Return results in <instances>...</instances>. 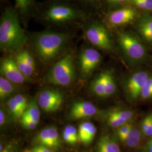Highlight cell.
Listing matches in <instances>:
<instances>
[{
    "label": "cell",
    "mask_w": 152,
    "mask_h": 152,
    "mask_svg": "<svg viewBox=\"0 0 152 152\" xmlns=\"http://www.w3.org/2000/svg\"><path fill=\"white\" fill-rule=\"evenodd\" d=\"M63 140L69 144L75 145L78 140V132L73 125H68L63 132Z\"/></svg>",
    "instance_id": "19"
},
{
    "label": "cell",
    "mask_w": 152,
    "mask_h": 152,
    "mask_svg": "<svg viewBox=\"0 0 152 152\" xmlns=\"http://www.w3.org/2000/svg\"><path fill=\"white\" fill-rule=\"evenodd\" d=\"M69 36L63 33L45 31L33 36V45L39 59L44 62L54 59L64 49Z\"/></svg>",
    "instance_id": "2"
},
{
    "label": "cell",
    "mask_w": 152,
    "mask_h": 152,
    "mask_svg": "<svg viewBox=\"0 0 152 152\" xmlns=\"http://www.w3.org/2000/svg\"><path fill=\"white\" fill-rule=\"evenodd\" d=\"M105 98L110 96L116 91V85L112 75L109 72H103Z\"/></svg>",
    "instance_id": "21"
},
{
    "label": "cell",
    "mask_w": 152,
    "mask_h": 152,
    "mask_svg": "<svg viewBox=\"0 0 152 152\" xmlns=\"http://www.w3.org/2000/svg\"><path fill=\"white\" fill-rule=\"evenodd\" d=\"M97 130L95 125L90 122H83L78 128L79 140L82 143L88 145L94 140L96 135Z\"/></svg>",
    "instance_id": "14"
},
{
    "label": "cell",
    "mask_w": 152,
    "mask_h": 152,
    "mask_svg": "<svg viewBox=\"0 0 152 152\" xmlns=\"http://www.w3.org/2000/svg\"><path fill=\"white\" fill-rule=\"evenodd\" d=\"M35 141L38 144L57 150L61 147L59 134L56 128L50 127L44 129L36 137Z\"/></svg>",
    "instance_id": "11"
},
{
    "label": "cell",
    "mask_w": 152,
    "mask_h": 152,
    "mask_svg": "<svg viewBox=\"0 0 152 152\" xmlns=\"http://www.w3.org/2000/svg\"><path fill=\"white\" fill-rule=\"evenodd\" d=\"M146 152H152V137L147 144Z\"/></svg>",
    "instance_id": "37"
},
{
    "label": "cell",
    "mask_w": 152,
    "mask_h": 152,
    "mask_svg": "<svg viewBox=\"0 0 152 152\" xmlns=\"http://www.w3.org/2000/svg\"><path fill=\"white\" fill-rule=\"evenodd\" d=\"M63 96L61 92L54 90H46L39 94L37 102L39 107L47 112L57 110L61 105Z\"/></svg>",
    "instance_id": "6"
},
{
    "label": "cell",
    "mask_w": 152,
    "mask_h": 152,
    "mask_svg": "<svg viewBox=\"0 0 152 152\" xmlns=\"http://www.w3.org/2000/svg\"><path fill=\"white\" fill-rule=\"evenodd\" d=\"M75 75L73 58L67 54L58 61L49 71L47 80L50 83L66 86L73 82Z\"/></svg>",
    "instance_id": "3"
},
{
    "label": "cell",
    "mask_w": 152,
    "mask_h": 152,
    "mask_svg": "<svg viewBox=\"0 0 152 152\" xmlns=\"http://www.w3.org/2000/svg\"><path fill=\"white\" fill-rule=\"evenodd\" d=\"M106 119L107 124L112 128H119L121 126L128 122L125 120L121 119L114 114H112L109 112L107 113Z\"/></svg>",
    "instance_id": "25"
},
{
    "label": "cell",
    "mask_w": 152,
    "mask_h": 152,
    "mask_svg": "<svg viewBox=\"0 0 152 152\" xmlns=\"http://www.w3.org/2000/svg\"><path fill=\"white\" fill-rule=\"evenodd\" d=\"M7 107L9 111L14 120L16 121L22 118L24 112L18 105L14 97L9 100L7 102Z\"/></svg>",
    "instance_id": "22"
},
{
    "label": "cell",
    "mask_w": 152,
    "mask_h": 152,
    "mask_svg": "<svg viewBox=\"0 0 152 152\" xmlns=\"http://www.w3.org/2000/svg\"><path fill=\"white\" fill-rule=\"evenodd\" d=\"M152 115V118H151V134L152 136V114H151Z\"/></svg>",
    "instance_id": "40"
},
{
    "label": "cell",
    "mask_w": 152,
    "mask_h": 152,
    "mask_svg": "<svg viewBox=\"0 0 152 152\" xmlns=\"http://www.w3.org/2000/svg\"><path fill=\"white\" fill-rule=\"evenodd\" d=\"M140 98L143 100L152 99V76L149 77L141 90Z\"/></svg>",
    "instance_id": "26"
},
{
    "label": "cell",
    "mask_w": 152,
    "mask_h": 152,
    "mask_svg": "<svg viewBox=\"0 0 152 152\" xmlns=\"http://www.w3.org/2000/svg\"><path fill=\"white\" fill-rule=\"evenodd\" d=\"M109 2L112 3H121L126 1V0H108Z\"/></svg>",
    "instance_id": "39"
},
{
    "label": "cell",
    "mask_w": 152,
    "mask_h": 152,
    "mask_svg": "<svg viewBox=\"0 0 152 152\" xmlns=\"http://www.w3.org/2000/svg\"><path fill=\"white\" fill-rule=\"evenodd\" d=\"M109 112L127 122H129V121L132 118L134 115L133 112L122 109H114Z\"/></svg>",
    "instance_id": "27"
},
{
    "label": "cell",
    "mask_w": 152,
    "mask_h": 152,
    "mask_svg": "<svg viewBox=\"0 0 152 152\" xmlns=\"http://www.w3.org/2000/svg\"><path fill=\"white\" fill-rule=\"evenodd\" d=\"M97 149L98 152H121L116 139L110 135H104L100 137Z\"/></svg>",
    "instance_id": "15"
},
{
    "label": "cell",
    "mask_w": 152,
    "mask_h": 152,
    "mask_svg": "<svg viewBox=\"0 0 152 152\" xmlns=\"http://www.w3.org/2000/svg\"><path fill=\"white\" fill-rule=\"evenodd\" d=\"M139 28L142 36L147 41H152V17H143L139 23Z\"/></svg>",
    "instance_id": "17"
},
{
    "label": "cell",
    "mask_w": 152,
    "mask_h": 152,
    "mask_svg": "<svg viewBox=\"0 0 152 152\" xmlns=\"http://www.w3.org/2000/svg\"><path fill=\"white\" fill-rule=\"evenodd\" d=\"M16 91L14 83L6 79L4 76L0 77V99L3 100L10 96Z\"/></svg>",
    "instance_id": "16"
},
{
    "label": "cell",
    "mask_w": 152,
    "mask_h": 152,
    "mask_svg": "<svg viewBox=\"0 0 152 152\" xmlns=\"http://www.w3.org/2000/svg\"><path fill=\"white\" fill-rule=\"evenodd\" d=\"M132 1L134 5H136L137 7H138L139 8L147 10V6L143 2L142 0H132Z\"/></svg>",
    "instance_id": "34"
},
{
    "label": "cell",
    "mask_w": 152,
    "mask_h": 152,
    "mask_svg": "<svg viewBox=\"0 0 152 152\" xmlns=\"http://www.w3.org/2000/svg\"><path fill=\"white\" fill-rule=\"evenodd\" d=\"M98 109L94 104L89 102H78L71 107L69 118L77 120L91 117L97 113Z\"/></svg>",
    "instance_id": "12"
},
{
    "label": "cell",
    "mask_w": 152,
    "mask_h": 152,
    "mask_svg": "<svg viewBox=\"0 0 152 152\" xmlns=\"http://www.w3.org/2000/svg\"><path fill=\"white\" fill-rule=\"evenodd\" d=\"M15 61L18 68L24 76L26 77H29L32 75L35 69L29 65L19 53L17 55Z\"/></svg>",
    "instance_id": "23"
},
{
    "label": "cell",
    "mask_w": 152,
    "mask_h": 152,
    "mask_svg": "<svg viewBox=\"0 0 152 152\" xmlns=\"http://www.w3.org/2000/svg\"><path fill=\"white\" fill-rule=\"evenodd\" d=\"M76 11L70 6L64 5H55L51 6L45 12V18L51 22L61 23L75 19Z\"/></svg>",
    "instance_id": "7"
},
{
    "label": "cell",
    "mask_w": 152,
    "mask_h": 152,
    "mask_svg": "<svg viewBox=\"0 0 152 152\" xmlns=\"http://www.w3.org/2000/svg\"><path fill=\"white\" fill-rule=\"evenodd\" d=\"M6 116L4 109L1 108L0 110V125L2 127L5 124Z\"/></svg>",
    "instance_id": "35"
},
{
    "label": "cell",
    "mask_w": 152,
    "mask_h": 152,
    "mask_svg": "<svg viewBox=\"0 0 152 152\" xmlns=\"http://www.w3.org/2000/svg\"><path fill=\"white\" fill-rule=\"evenodd\" d=\"M1 152H15L14 149L11 146H7Z\"/></svg>",
    "instance_id": "38"
},
{
    "label": "cell",
    "mask_w": 152,
    "mask_h": 152,
    "mask_svg": "<svg viewBox=\"0 0 152 152\" xmlns=\"http://www.w3.org/2000/svg\"><path fill=\"white\" fill-rule=\"evenodd\" d=\"M120 45L125 54L134 60L141 59L145 51L143 45L134 36L128 33H122L119 37Z\"/></svg>",
    "instance_id": "5"
},
{
    "label": "cell",
    "mask_w": 152,
    "mask_h": 152,
    "mask_svg": "<svg viewBox=\"0 0 152 152\" xmlns=\"http://www.w3.org/2000/svg\"><path fill=\"white\" fill-rule=\"evenodd\" d=\"M21 124L22 126L28 130H33L34 129L38 124L35 122L30 118L28 117L27 116L23 115L20 121Z\"/></svg>",
    "instance_id": "31"
},
{
    "label": "cell",
    "mask_w": 152,
    "mask_h": 152,
    "mask_svg": "<svg viewBox=\"0 0 152 152\" xmlns=\"http://www.w3.org/2000/svg\"><path fill=\"white\" fill-rule=\"evenodd\" d=\"M24 152H31V151H27H27H25Z\"/></svg>",
    "instance_id": "41"
},
{
    "label": "cell",
    "mask_w": 152,
    "mask_h": 152,
    "mask_svg": "<svg viewBox=\"0 0 152 152\" xmlns=\"http://www.w3.org/2000/svg\"><path fill=\"white\" fill-rule=\"evenodd\" d=\"M140 137L141 134L140 131L132 128L124 142L127 147L130 148L137 147L140 141Z\"/></svg>",
    "instance_id": "24"
},
{
    "label": "cell",
    "mask_w": 152,
    "mask_h": 152,
    "mask_svg": "<svg viewBox=\"0 0 152 152\" xmlns=\"http://www.w3.org/2000/svg\"><path fill=\"white\" fill-rule=\"evenodd\" d=\"M132 128V124L129 122L118 128L117 135L120 139V141L123 142H125L127 137L129 135L130 131Z\"/></svg>",
    "instance_id": "29"
},
{
    "label": "cell",
    "mask_w": 152,
    "mask_h": 152,
    "mask_svg": "<svg viewBox=\"0 0 152 152\" xmlns=\"http://www.w3.org/2000/svg\"><path fill=\"white\" fill-rule=\"evenodd\" d=\"M27 37L19 23L16 11L6 9L0 21V48L3 51H16L27 43Z\"/></svg>",
    "instance_id": "1"
},
{
    "label": "cell",
    "mask_w": 152,
    "mask_h": 152,
    "mask_svg": "<svg viewBox=\"0 0 152 152\" xmlns=\"http://www.w3.org/2000/svg\"><path fill=\"white\" fill-rule=\"evenodd\" d=\"M91 88V91L95 95L101 98H105L103 73H101L94 79L92 81Z\"/></svg>",
    "instance_id": "20"
},
{
    "label": "cell",
    "mask_w": 152,
    "mask_h": 152,
    "mask_svg": "<svg viewBox=\"0 0 152 152\" xmlns=\"http://www.w3.org/2000/svg\"><path fill=\"white\" fill-rule=\"evenodd\" d=\"M0 71L2 76L14 83L20 84L26 81L27 77L19 70L16 61L12 58H6L1 60Z\"/></svg>",
    "instance_id": "9"
},
{
    "label": "cell",
    "mask_w": 152,
    "mask_h": 152,
    "mask_svg": "<svg viewBox=\"0 0 152 152\" xmlns=\"http://www.w3.org/2000/svg\"><path fill=\"white\" fill-rule=\"evenodd\" d=\"M38 106L37 100L36 98H33L28 103L27 108L23 114L37 124L39 123L40 120V110Z\"/></svg>",
    "instance_id": "18"
},
{
    "label": "cell",
    "mask_w": 152,
    "mask_h": 152,
    "mask_svg": "<svg viewBox=\"0 0 152 152\" xmlns=\"http://www.w3.org/2000/svg\"><path fill=\"white\" fill-rule=\"evenodd\" d=\"M136 15V11L132 8L124 7L112 12L108 17L109 22L114 26L125 25L132 21Z\"/></svg>",
    "instance_id": "13"
},
{
    "label": "cell",
    "mask_w": 152,
    "mask_h": 152,
    "mask_svg": "<svg viewBox=\"0 0 152 152\" xmlns=\"http://www.w3.org/2000/svg\"><path fill=\"white\" fill-rule=\"evenodd\" d=\"M101 55L97 50L92 48L84 50L80 55V71L83 76L91 74L99 65Z\"/></svg>",
    "instance_id": "10"
},
{
    "label": "cell",
    "mask_w": 152,
    "mask_h": 152,
    "mask_svg": "<svg viewBox=\"0 0 152 152\" xmlns=\"http://www.w3.org/2000/svg\"><path fill=\"white\" fill-rule=\"evenodd\" d=\"M151 114L148 115L142 121L141 125V131L146 136H152L151 124Z\"/></svg>",
    "instance_id": "30"
},
{
    "label": "cell",
    "mask_w": 152,
    "mask_h": 152,
    "mask_svg": "<svg viewBox=\"0 0 152 152\" xmlns=\"http://www.w3.org/2000/svg\"><path fill=\"white\" fill-rule=\"evenodd\" d=\"M85 36L91 44L98 48L108 51L112 49L108 33L102 26L92 24L87 28Z\"/></svg>",
    "instance_id": "4"
},
{
    "label": "cell",
    "mask_w": 152,
    "mask_h": 152,
    "mask_svg": "<svg viewBox=\"0 0 152 152\" xmlns=\"http://www.w3.org/2000/svg\"><path fill=\"white\" fill-rule=\"evenodd\" d=\"M14 98H15L16 103L20 107V108L22 109L24 112H25V110L27 108L28 104L27 98L22 94L15 95L14 96Z\"/></svg>",
    "instance_id": "32"
},
{
    "label": "cell",
    "mask_w": 152,
    "mask_h": 152,
    "mask_svg": "<svg viewBox=\"0 0 152 152\" xmlns=\"http://www.w3.org/2000/svg\"><path fill=\"white\" fill-rule=\"evenodd\" d=\"M31 151V152H56L54 149L40 144H38L32 148Z\"/></svg>",
    "instance_id": "33"
},
{
    "label": "cell",
    "mask_w": 152,
    "mask_h": 152,
    "mask_svg": "<svg viewBox=\"0 0 152 152\" xmlns=\"http://www.w3.org/2000/svg\"><path fill=\"white\" fill-rule=\"evenodd\" d=\"M16 8L20 13L26 14L33 5V0H15Z\"/></svg>",
    "instance_id": "28"
},
{
    "label": "cell",
    "mask_w": 152,
    "mask_h": 152,
    "mask_svg": "<svg viewBox=\"0 0 152 152\" xmlns=\"http://www.w3.org/2000/svg\"><path fill=\"white\" fill-rule=\"evenodd\" d=\"M142 1L147 6V10L152 11V0H142Z\"/></svg>",
    "instance_id": "36"
},
{
    "label": "cell",
    "mask_w": 152,
    "mask_h": 152,
    "mask_svg": "<svg viewBox=\"0 0 152 152\" xmlns=\"http://www.w3.org/2000/svg\"><path fill=\"white\" fill-rule=\"evenodd\" d=\"M149 76L145 71L137 72L133 74L128 80L126 86L127 95L132 102L140 97L141 90Z\"/></svg>",
    "instance_id": "8"
}]
</instances>
